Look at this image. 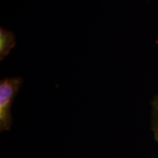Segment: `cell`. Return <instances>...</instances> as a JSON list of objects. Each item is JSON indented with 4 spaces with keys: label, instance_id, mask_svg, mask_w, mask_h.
I'll use <instances>...</instances> for the list:
<instances>
[{
    "label": "cell",
    "instance_id": "cell-1",
    "mask_svg": "<svg viewBox=\"0 0 158 158\" xmlns=\"http://www.w3.org/2000/svg\"><path fill=\"white\" fill-rule=\"evenodd\" d=\"M23 83L21 76L5 78L0 81V132L10 130L13 123L12 105Z\"/></svg>",
    "mask_w": 158,
    "mask_h": 158
},
{
    "label": "cell",
    "instance_id": "cell-3",
    "mask_svg": "<svg viewBox=\"0 0 158 158\" xmlns=\"http://www.w3.org/2000/svg\"><path fill=\"white\" fill-rule=\"evenodd\" d=\"M152 119L151 128L155 141L158 143V94L152 101Z\"/></svg>",
    "mask_w": 158,
    "mask_h": 158
},
{
    "label": "cell",
    "instance_id": "cell-2",
    "mask_svg": "<svg viewBox=\"0 0 158 158\" xmlns=\"http://www.w3.org/2000/svg\"><path fill=\"white\" fill-rule=\"evenodd\" d=\"M15 35L13 31L0 28V61L5 59L15 46Z\"/></svg>",
    "mask_w": 158,
    "mask_h": 158
}]
</instances>
